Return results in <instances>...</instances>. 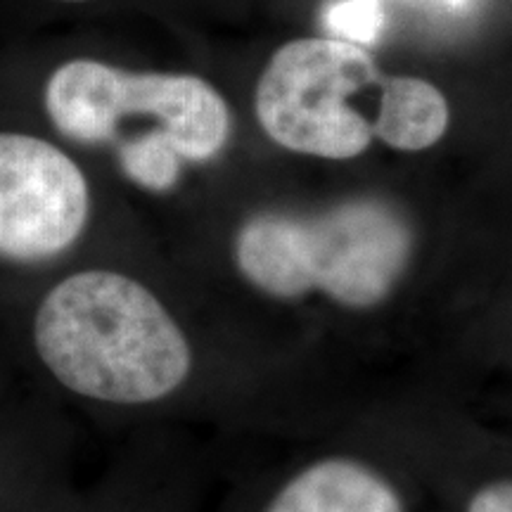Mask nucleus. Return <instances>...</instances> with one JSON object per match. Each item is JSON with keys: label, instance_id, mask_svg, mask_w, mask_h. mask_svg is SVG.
<instances>
[{"label": "nucleus", "instance_id": "1", "mask_svg": "<svg viewBox=\"0 0 512 512\" xmlns=\"http://www.w3.org/2000/svg\"><path fill=\"white\" fill-rule=\"evenodd\" d=\"M31 387L91 434L183 430L228 446L297 439L370 396L275 354L240 323H197L157 287L83 266L38 294L8 344Z\"/></svg>", "mask_w": 512, "mask_h": 512}, {"label": "nucleus", "instance_id": "2", "mask_svg": "<svg viewBox=\"0 0 512 512\" xmlns=\"http://www.w3.org/2000/svg\"><path fill=\"white\" fill-rule=\"evenodd\" d=\"M420 254L413 211L377 192L252 209L228 240L242 287L290 313L285 349L368 396L425 382L418 351L392 325Z\"/></svg>", "mask_w": 512, "mask_h": 512}, {"label": "nucleus", "instance_id": "3", "mask_svg": "<svg viewBox=\"0 0 512 512\" xmlns=\"http://www.w3.org/2000/svg\"><path fill=\"white\" fill-rule=\"evenodd\" d=\"M64 138L107 145L128 181L169 192L185 162H207L228 143L230 110L211 83L192 74L126 72L98 60L57 67L43 93Z\"/></svg>", "mask_w": 512, "mask_h": 512}, {"label": "nucleus", "instance_id": "4", "mask_svg": "<svg viewBox=\"0 0 512 512\" xmlns=\"http://www.w3.org/2000/svg\"><path fill=\"white\" fill-rule=\"evenodd\" d=\"M209 512H430V501L366 403L306 437L230 448Z\"/></svg>", "mask_w": 512, "mask_h": 512}, {"label": "nucleus", "instance_id": "5", "mask_svg": "<svg viewBox=\"0 0 512 512\" xmlns=\"http://www.w3.org/2000/svg\"><path fill=\"white\" fill-rule=\"evenodd\" d=\"M392 81L366 48L297 38L275 50L256 83V117L285 150L354 159L382 136Z\"/></svg>", "mask_w": 512, "mask_h": 512}, {"label": "nucleus", "instance_id": "6", "mask_svg": "<svg viewBox=\"0 0 512 512\" xmlns=\"http://www.w3.org/2000/svg\"><path fill=\"white\" fill-rule=\"evenodd\" d=\"M91 221V185L67 152L27 133H0V264H57L79 249Z\"/></svg>", "mask_w": 512, "mask_h": 512}, {"label": "nucleus", "instance_id": "7", "mask_svg": "<svg viewBox=\"0 0 512 512\" xmlns=\"http://www.w3.org/2000/svg\"><path fill=\"white\" fill-rule=\"evenodd\" d=\"M91 432L24 380L0 406V512H83Z\"/></svg>", "mask_w": 512, "mask_h": 512}, {"label": "nucleus", "instance_id": "8", "mask_svg": "<svg viewBox=\"0 0 512 512\" xmlns=\"http://www.w3.org/2000/svg\"><path fill=\"white\" fill-rule=\"evenodd\" d=\"M323 24L330 38L366 48L384 29L382 0H330L325 5Z\"/></svg>", "mask_w": 512, "mask_h": 512}, {"label": "nucleus", "instance_id": "9", "mask_svg": "<svg viewBox=\"0 0 512 512\" xmlns=\"http://www.w3.org/2000/svg\"><path fill=\"white\" fill-rule=\"evenodd\" d=\"M24 384V377L19 373L15 358L8 344H0V406L10 399Z\"/></svg>", "mask_w": 512, "mask_h": 512}, {"label": "nucleus", "instance_id": "10", "mask_svg": "<svg viewBox=\"0 0 512 512\" xmlns=\"http://www.w3.org/2000/svg\"><path fill=\"white\" fill-rule=\"evenodd\" d=\"M60 3H88V0H60Z\"/></svg>", "mask_w": 512, "mask_h": 512}, {"label": "nucleus", "instance_id": "11", "mask_svg": "<svg viewBox=\"0 0 512 512\" xmlns=\"http://www.w3.org/2000/svg\"><path fill=\"white\" fill-rule=\"evenodd\" d=\"M448 3H451V5H463V3H467V0H448Z\"/></svg>", "mask_w": 512, "mask_h": 512}]
</instances>
